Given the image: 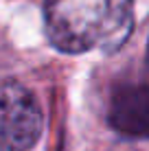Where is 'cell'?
Returning <instances> with one entry per match:
<instances>
[{
    "label": "cell",
    "mask_w": 149,
    "mask_h": 151,
    "mask_svg": "<svg viewBox=\"0 0 149 151\" xmlns=\"http://www.w3.org/2000/svg\"><path fill=\"white\" fill-rule=\"evenodd\" d=\"M132 0H44L50 44L64 53L121 46L132 29Z\"/></svg>",
    "instance_id": "obj_1"
},
{
    "label": "cell",
    "mask_w": 149,
    "mask_h": 151,
    "mask_svg": "<svg viewBox=\"0 0 149 151\" xmlns=\"http://www.w3.org/2000/svg\"><path fill=\"white\" fill-rule=\"evenodd\" d=\"M42 125V107L33 92L15 81H0V151H31Z\"/></svg>",
    "instance_id": "obj_2"
},
{
    "label": "cell",
    "mask_w": 149,
    "mask_h": 151,
    "mask_svg": "<svg viewBox=\"0 0 149 151\" xmlns=\"http://www.w3.org/2000/svg\"><path fill=\"white\" fill-rule=\"evenodd\" d=\"M110 121L119 132L130 136L147 134V88L145 83H132L116 90L110 103Z\"/></svg>",
    "instance_id": "obj_3"
}]
</instances>
